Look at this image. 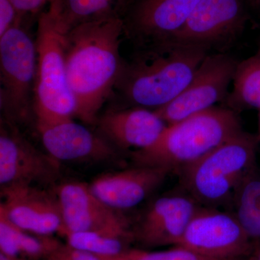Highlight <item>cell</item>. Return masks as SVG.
I'll use <instances>...</instances> for the list:
<instances>
[{
    "mask_svg": "<svg viewBox=\"0 0 260 260\" xmlns=\"http://www.w3.org/2000/svg\"><path fill=\"white\" fill-rule=\"evenodd\" d=\"M233 90L227 97L229 109L260 110V45L254 55L238 63L233 78Z\"/></svg>",
    "mask_w": 260,
    "mask_h": 260,
    "instance_id": "22",
    "label": "cell"
},
{
    "mask_svg": "<svg viewBox=\"0 0 260 260\" xmlns=\"http://www.w3.org/2000/svg\"><path fill=\"white\" fill-rule=\"evenodd\" d=\"M67 244L102 259L116 257L125 252L135 241L134 230H107L72 232L65 234Z\"/></svg>",
    "mask_w": 260,
    "mask_h": 260,
    "instance_id": "20",
    "label": "cell"
},
{
    "mask_svg": "<svg viewBox=\"0 0 260 260\" xmlns=\"http://www.w3.org/2000/svg\"><path fill=\"white\" fill-rule=\"evenodd\" d=\"M61 243L51 236L25 232L0 211V252L24 260H46Z\"/></svg>",
    "mask_w": 260,
    "mask_h": 260,
    "instance_id": "19",
    "label": "cell"
},
{
    "mask_svg": "<svg viewBox=\"0 0 260 260\" xmlns=\"http://www.w3.org/2000/svg\"><path fill=\"white\" fill-rule=\"evenodd\" d=\"M258 138L240 132L177 173L181 189L201 206L232 205L237 188L256 169Z\"/></svg>",
    "mask_w": 260,
    "mask_h": 260,
    "instance_id": "4",
    "label": "cell"
},
{
    "mask_svg": "<svg viewBox=\"0 0 260 260\" xmlns=\"http://www.w3.org/2000/svg\"><path fill=\"white\" fill-rule=\"evenodd\" d=\"M0 260H24L20 258L11 257L8 255H5L3 253L0 252Z\"/></svg>",
    "mask_w": 260,
    "mask_h": 260,
    "instance_id": "28",
    "label": "cell"
},
{
    "mask_svg": "<svg viewBox=\"0 0 260 260\" xmlns=\"http://www.w3.org/2000/svg\"><path fill=\"white\" fill-rule=\"evenodd\" d=\"M46 260H103L87 251L80 250L68 245L61 244Z\"/></svg>",
    "mask_w": 260,
    "mask_h": 260,
    "instance_id": "24",
    "label": "cell"
},
{
    "mask_svg": "<svg viewBox=\"0 0 260 260\" xmlns=\"http://www.w3.org/2000/svg\"><path fill=\"white\" fill-rule=\"evenodd\" d=\"M103 260H220L213 259L175 246L168 250L150 251L139 249H129L125 252L110 259Z\"/></svg>",
    "mask_w": 260,
    "mask_h": 260,
    "instance_id": "23",
    "label": "cell"
},
{
    "mask_svg": "<svg viewBox=\"0 0 260 260\" xmlns=\"http://www.w3.org/2000/svg\"><path fill=\"white\" fill-rule=\"evenodd\" d=\"M259 131H260V114H259Z\"/></svg>",
    "mask_w": 260,
    "mask_h": 260,
    "instance_id": "29",
    "label": "cell"
},
{
    "mask_svg": "<svg viewBox=\"0 0 260 260\" xmlns=\"http://www.w3.org/2000/svg\"><path fill=\"white\" fill-rule=\"evenodd\" d=\"M200 0H132L123 18L124 37L137 49L169 42Z\"/></svg>",
    "mask_w": 260,
    "mask_h": 260,
    "instance_id": "9",
    "label": "cell"
},
{
    "mask_svg": "<svg viewBox=\"0 0 260 260\" xmlns=\"http://www.w3.org/2000/svg\"><path fill=\"white\" fill-rule=\"evenodd\" d=\"M18 12L10 0H0V37L18 22Z\"/></svg>",
    "mask_w": 260,
    "mask_h": 260,
    "instance_id": "25",
    "label": "cell"
},
{
    "mask_svg": "<svg viewBox=\"0 0 260 260\" xmlns=\"http://www.w3.org/2000/svg\"><path fill=\"white\" fill-rule=\"evenodd\" d=\"M96 124L109 143L133 152L151 146L168 125L155 111L143 107L111 109L99 116Z\"/></svg>",
    "mask_w": 260,
    "mask_h": 260,
    "instance_id": "16",
    "label": "cell"
},
{
    "mask_svg": "<svg viewBox=\"0 0 260 260\" xmlns=\"http://www.w3.org/2000/svg\"><path fill=\"white\" fill-rule=\"evenodd\" d=\"M208 54L204 48L172 44L137 49L124 60L112 95L121 107L160 109L180 95Z\"/></svg>",
    "mask_w": 260,
    "mask_h": 260,
    "instance_id": "2",
    "label": "cell"
},
{
    "mask_svg": "<svg viewBox=\"0 0 260 260\" xmlns=\"http://www.w3.org/2000/svg\"><path fill=\"white\" fill-rule=\"evenodd\" d=\"M201 205L185 191L155 200L134 230L145 247L177 246Z\"/></svg>",
    "mask_w": 260,
    "mask_h": 260,
    "instance_id": "14",
    "label": "cell"
},
{
    "mask_svg": "<svg viewBox=\"0 0 260 260\" xmlns=\"http://www.w3.org/2000/svg\"><path fill=\"white\" fill-rule=\"evenodd\" d=\"M237 64L228 54H208L180 95L154 111L167 124H171L211 109L229 95L228 89Z\"/></svg>",
    "mask_w": 260,
    "mask_h": 260,
    "instance_id": "8",
    "label": "cell"
},
{
    "mask_svg": "<svg viewBox=\"0 0 260 260\" xmlns=\"http://www.w3.org/2000/svg\"><path fill=\"white\" fill-rule=\"evenodd\" d=\"M231 208L254 247L260 244V177L255 170L237 188Z\"/></svg>",
    "mask_w": 260,
    "mask_h": 260,
    "instance_id": "21",
    "label": "cell"
},
{
    "mask_svg": "<svg viewBox=\"0 0 260 260\" xmlns=\"http://www.w3.org/2000/svg\"><path fill=\"white\" fill-rule=\"evenodd\" d=\"M37 129L48 155L57 162L105 161L116 157L107 140L73 119Z\"/></svg>",
    "mask_w": 260,
    "mask_h": 260,
    "instance_id": "15",
    "label": "cell"
},
{
    "mask_svg": "<svg viewBox=\"0 0 260 260\" xmlns=\"http://www.w3.org/2000/svg\"><path fill=\"white\" fill-rule=\"evenodd\" d=\"M66 32L50 8L39 16L34 90L37 128L75 118V103L68 85L65 65Z\"/></svg>",
    "mask_w": 260,
    "mask_h": 260,
    "instance_id": "5",
    "label": "cell"
},
{
    "mask_svg": "<svg viewBox=\"0 0 260 260\" xmlns=\"http://www.w3.org/2000/svg\"><path fill=\"white\" fill-rule=\"evenodd\" d=\"M132 0H51L49 8L67 32L80 24L124 18Z\"/></svg>",
    "mask_w": 260,
    "mask_h": 260,
    "instance_id": "18",
    "label": "cell"
},
{
    "mask_svg": "<svg viewBox=\"0 0 260 260\" xmlns=\"http://www.w3.org/2000/svg\"><path fill=\"white\" fill-rule=\"evenodd\" d=\"M178 246L220 260H241L254 246L232 212L201 206Z\"/></svg>",
    "mask_w": 260,
    "mask_h": 260,
    "instance_id": "7",
    "label": "cell"
},
{
    "mask_svg": "<svg viewBox=\"0 0 260 260\" xmlns=\"http://www.w3.org/2000/svg\"><path fill=\"white\" fill-rule=\"evenodd\" d=\"M36 71V42L17 24L0 37V106L9 122L28 117Z\"/></svg>",
    "mask_w": 260,
    "mask_h": 260,
    "instance_id": "6",
    "label": "cell"
},
{
    "mask_svg": "<svg viewBox=\"0 0 260 260\" xmlns=\"http://www.w3.org/2000/svg\"><path fill=\"white\" fill-rule=\"evenodd\" d=\"M244 20L242 0H200L182 28L167 44L209 50L234 40Z\"/></svg>",
    "mask_w": 260,
    "mask_h": 260,
    "instance_id": "10",
    "label": "cell"
},
{
    "mask_svg": "<svg viewBox=\"0 0 260 260\" xmlns=\"http://www.w3.org/2000/svg\"><path fill=\"white\" fill-rule=\"evenodd\" d=\"M170 173L164 168L137 165L99 176L89 186L95 196L111 208L129 209L148 198Z\"/></svg>",
    "mask_w": 260,
    "mask_h": 260,
    "instance_id": "17",
    "label": "cell"
},
{
    "mask_svg": "<svg viewBox=\"0 0 260 260\" xmlns=\"http://www.w3.org/2000/svg\"><path fill=\"white\" fill-rule=\"evenodd\" d=\"M241 260H260V244L254 246L252 251Z\"/></svg>",
    "mask_w": 260,
    "mask_h": 260,
    "instance_id": "27",
    "label": "cell"
},
{
    "mask_svg": "<svg viewBox=\"0 0 260 260\" xmlns=\"http://www.w3.org/2000/svg\"><path fill=\"white\" fill-rule=\"evenodd\" d=\"M3 202L0 211L25 232L42 236H62L64 220L55 193L34 185L2 189Z\"/></svg>",
    "mask_w": 260,
    "mask_h": 260,
    "instance_id": "13",
    "label": "cell"
},
{
    "mask_svg": "<svg viewBox=\"0 0 260 260\" xmlns=\"http://www.w3.org/2000/svg\"><path fill=\"white\" fill-rule=\"evenodd\" d=\"M68 233L131 229L128 219L99 199L89 184L71 181L54 189Z\"/></svg>",
    "mask_w": 260,
    "mask_h": 260,
    "instance_id": "12",
    "label": "cell"
},
{
    "mask_svg": "<svg viewBox=\"0 0 260 260\" xmlns=\"http://www.w3.org/2000/svg\"><path fill=\"white\" fill-rule=\"evenodd\" d=\"M16 8L19 15L37 13L51 0H10Z\"/></svg>",
    "mask_w": 260,
    "mask_h": 260,
    "instance_id": "26",
    "label": "cell"
},
{
    "mask_svg": "<svg viewBox=\"0 0 260 260\" xmlns=\"http://www.w3.org/2000/svg\"><path fill=\"white\" fill-rule=\"evenodd\" d=\"M242 131L237 114L214 107L168 124L151 146L133 152L138 166L179 172Z\"/></svg>",
    "mask_w": 260,
    "mask_h": 260,
    "instance_id": "3",
    "label": "cell"
},
{
    "mask_svg": "<svg viewBox=\"0 0 260 260\" xmlns=\"http://www.w3.org/2000/svg\"><path fill=\"white\" fill-rule=\"evenodd\" d=\"M123 19L111 18L77 25L65 34L68 85L75 103V118L95 124L112 97L124 64L120 48Z\"/></svg>",
    "mask_w": 260,
    "mask_h": 260,
    "instance_id": "1",
    "label": "cell"
},
{
    "mask_svg": "<svg viewBox=\"0 0 260 260\" xmlns=\"http://www.w3.org/2000/svg\"><path fill=\"white\" fill-rule=\"evenodd\" d=\"M3 122V121H2ZM59 164L23 138L13 123H2L0 133V184L11 186L50 182L57 175Z\"/></svg>",
    "mask_w": 260,
    "mask_h": 260,
    "instance_id": "11",
    "label": "cell"
}]
</instances>
